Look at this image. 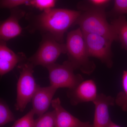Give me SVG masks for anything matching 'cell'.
<instances>
[{"mask_svg":"<svg viewBox=\"0 0 127 127\" xmlns=\"http://www.w3.org/2000/svg\"><path fill=\"white\" fill-rule=\"evenodd\" d=\"M82 12L70 9H53L38 15L29 14L27 18L32 31H39L63 43L65 32L75 24Z\"/></svg>","mask_w":127,"mask_h":127,"instance_id":"6da1fadb","label":"cell"},{"mask_svg":"<svg viewBox=\"0 0 127 127\" xmlns=\"http://www.w3.org/2000/svg\"><path fill=\"white\" fill-rule=\"evenodd\" d=\"M67 61L75 70L89 75L96 68L95 64L89 59L83 34L80 28L68 32L65 44Z\"/></svg>","mask_w":127,"mask_h":127,"instance_id":"7a4b0ae2","label":"cell"},{"mask_svg":"<svg viewBox=\"0 0 127 127\" xmlns=\"http://www.w3.org/2000/svg\"><path fill=\"white\" fill-rule=\"evenodd\" d=\"M83 33L96 34L112 41H118L112 25L107 20L105 10L89 9L82 12L75 23Z\"/></svg>","mask_w":127,"mask_h":127,"instance_id":"3957f363","label":"cell"},{"mask_svg":"<svg viewBox=\"0 0 127 127\" xmlns=\"http://www.w3.org/2000/svg\"><path fill=\"white\" fill-rule=\"evenodd\" d=\"M20 75L17 84L16 110L22 112L32 98L39 86L33 76L34 66L28 61L18 65Z\"/></svg>","mask_w":127,"mask_h":127,"instance_id":"277c9868","label":"cell"},{"mask_svg":"<svg viewBox=\"0 0 127 127\" xmlns=\"http://www.w3.org/2000/svg\"><path fill=\"white\" fill-rule=\"evenodd\" d=\"M38 50L27 60L34 67L41 65L46 68L55 63L62 54L66 53L65 44L60 43L51 36L42 35Z\"/></svg>","mask_w":127,"mask_h":127,"instance_id":"5b68a950","label":"cell"},{"mask_svg":"<svg viewBox=\"0 0 127 127\" xmlns=\"http://www.w3.org/2000/svg\"><path fill=\"white\" fill-rule=\"evenodd\" d=\"M46 68L50 86L57 89L63 88L73 89L84 80L81 75L74 73L75 70L67 61L62 64H54Z\"/></svg>","mask_w":127,"mask_h":127,"instance_id":"8992f818","label":"cell"},{"mask_svg":"<svg viewBox=\"0 0 127 127\" xmlns=\"http://www.w3.org/2000/svg\"><path fill=\"white\" fill-rule=\"evenodd\" d=\"M83 34L89 57L97 58L108 68L112 67L113 63L111 47L113 41L96 34Z\"/></svg>","mask_w":127,"mask_h":127,"instance_id":"52a82bcc","label":"cell"},{"mask_svg":"<svg viewBox=\"0 0 127 127\" xmlns=\"http://www.w3.org/2000/svg\"><path fill=\"white\" fill-rule=\"evenodd\" d=\"M98 95L96 85L92 79L83 81L75 88L69 89L67 93V96L73 106L82 103L93 102Z\"/></svg>","mask_w":127,"mask_h":127,"instance_id":"ba28073f","label":"cell"},{"mask_svg":"<svg viewBox=\"0 0 127 127\" xmlns=\"http://www.w3.org/2000/svg\"><path fill=\"white\" fill-rule=\"evenodd\" d=\"M11 10L10 16L2 22L0 26V39L3 41H7L18 36L22 32L19 21L26 12L17 7Z\"/></svg>","mask_w":127,"mask_h":127,"instance_id":"9c48e42d","label":"cell"},{"mask_svg":"<svg viewBox=\"0 0 127 127\" xmlns=\"http://www.w3.org/2000/svg\"><path fill=\"white\" fill-rule=\"evenodd\" d=\"M95 105L93 127H108L112 120L109 116V107L115 104V98L103 94H98L93 102Z\"/></svg>","mask_w":127,"mask_h":127,"instance_id":"30bf717a","label":"cell"},{"mask_svg":"<svg viewBox=\"0 0 127 127\" xmlns=\"http://www.w3.org/2000/svg\"><path fill=\"white\" fill-rule=\"evenodd\" d=\"M51 105L56 114L55 127H93L89 122H82L64 109L59 98L53 100Z\"/></svg>","mask_w":127,"mask_h":127,"instance_id":"8fae6325","label":"cell"},{"mask_svg":"<svg viewBox=\"0 0 127 127\" xmlns=\"http://www.w3.org/2000/svg\"><path fill=\"white\" fill-rule=\"evenodd\" d=\"M23 53H16L7 47L6 42L0 43V75L4 76L12 70L17 64L27 61Z\"/></svg>","mask_w":127,"mask_h":127,"instance_id":"7c38bea8","label":"cell"},{"mask_svg":"<svg viewBox=\"0 0 127 127\" xmlns=\"http://www.w3.org/2000/svg\"><path fill=\"white\" fill-rule=\"evenodd\" d=\"M57 90L51 86L38 87L32 100V109L35 114L39 117L46 112Z\"/></svg>","mask_w":127,"mask_h":127,"instance_id":"4fadbf2b","label":"cell"},{"mask_svg":"<svg viewBox=\"0 0 127 127\" xmlns=\"http://www.w3.org/2000/svg\"><path fill=\"white\" fill-rule=\"evenodd\" d=\"M112 25L123 48L127 50V21L125 16H119L112 21Z\"/></svg>","mask_w":127,"mask_h":127,"instance_id":"5bb4252c","label":"cell"},{"mask_svg":"<svg viewBox=\"0 0 127 127\" xmlns=\"http://www.w3.org/2000/svg\"><path fill=\"white\" fill-rule=\"evenodd\" d=\"M123 91L115 98V103L123 111L127 112V70L124 71L122 77Z\"/></svg>","mask_w":127,"mask_h":127,"instance_id":"9a60e30c","label":"cell"},{"mask_svg":"<svg viewBox=\"0 0 127 127\" xmlns=\"http://www.w3.org/2000/svg\"><path fill=\"white\" fill-rule=\"evenodd\" d=\"M56 114L54 110L46 112L36 119L34 127H55Z\"/></svg>","mask_w":127,"mask_h":127,"instance_id":"2e32d148","label":"cell"},{"mask_svg":"<svg viewBox=\"0 0 127 127\" xmlns=\"http://www.w3.org/2000/svg\"><path fill=\"white\" fill-rule=\"evenodd\" d=\"M15 120L12 112L6 103L0 99V126L2 127Z\"/></svg>","mask_w":127,"mask_h":127,"instance_id":"e0dca14e","label":"cell"},{"mask_svg":"<svg viewBox=\"0 0 127 127\" xmlns=\"http://www.w3.org/2000/svg\"><path fill=\"white\" fill-rule=\"evenodd\" d=\"M35 113L32 109L25 116L17 120L11 127H34Z\"/></svg>","mask_w":127,"mask_h":127,"instance_id":"ac0fdd59","label":"cell"},{"mask_svg":"<svg viewBox=\"0 0 127 127\" xmlns=\"http://www.w3.org/2000/svg\"><path fill=\"white\" fill-rule=\"evenodd\" d=\"M56 2L55 0H28L27 5L35 7L44 11L53 9Z\"/></svg>","mask_w":127,"mask_h":127,"instance_id":"d6986e66","label":"cell"},{"mask_svg":"<svg viewBox=\"0 0 127 127\" xmlns=\"http://www.w3.org/2000/svg\"><path fill=\"white\" fill-rule=\"evenodd\" d=\"M110 2L111 1L109 0H89L87 1V6L82 9L84 11L89 9L105 10Z\"/></svg>","mask_w":127,"mask_h":127,"instance_id":"ffe728a7","label":"cell"},{"mask_svg":"<svg viewBox=\"0 0 127 127\" xmlns=\"http://www.w3.org/2000/svg\"><path fill=\"white\" fill-rule=\"evenodd\" d=\"M27 0H0V5L1 8L12 9L17 8L21 5H27Z\"/></svg>","mask_w":127,"mask_h":127,"instance_id":"44dd1931","label":"cell"},{"mask_svg":"<svg viewBox=\"0 0 127 127\" xmlns=\"http://www.w3.org/2000/svg\"><path fill=\"white\" fill-rule=\"evenodd\" d=\"M113 11L119 16L127 14V0H114Z\"/></svg>","mask_w":127,"mask_h":127,"instance_id":"7402d4cb","label":"cell"},{"mask_svg":"<svg viewBox=\"0 0 127 127\" xmlns=\"http://www.w3.org/2000/svg\"><path fill=\"white\" fill-rule=\"evenodd\" d=\"M108 127H121L119 125H117L116 123L111 121Z\"/></svg>","mask_w":127,"mask_h":127,"instance_id":"603a6c76","label":"cell"}]
</instances>
